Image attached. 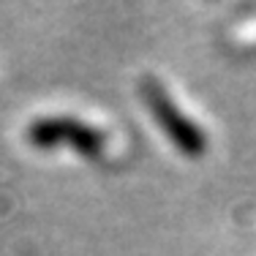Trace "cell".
<instances>
[{"instance_id": "2", "label": "cell", "mask_w": 256, "mask_h": 256, "mask_svg": "<svg viewBox=\"0 0 256 256\" xmlns=\"http://www.w3.org/2000/svg\"><path fill=\"white\" fill-rule=\"evenodd\" d=\"M144 98H148L153 114L158 118V123L166 128V134L180 144L182 150H188L191 156H196L199 150L204 148V136L196 131V126H194L186 114H180V109L169 101V96L164 93L156 82H148V88H144Z\"/></svg>"}, {"instance_id": "1", "label": "cell", "mask_w": 256, "mask_h": 256, "mask_svg": "<svg viewBox=\"0 0 256 256\" xmlns=\"http://www.w3.org/2000/svg\"><path fill=\"white\" fill-rule=\"evenodd\" d=\"M30 139L41 148H50V144H60V142H71L76 150L88 156H98L104 148V134L93 131V128L76 123L68 118H46L38 120L30 128Z\"/></svg>"}]
</instances>
